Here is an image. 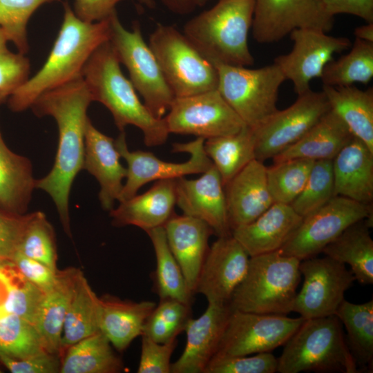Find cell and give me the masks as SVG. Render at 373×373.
Listing matches in <instances>:
<instances>
[{"instance_id": "f5cc1de1", "label": "cell", "mask_w": 373, "mask_h": 373, "mask_svg": "<svg viewBox=\"0 0 373 373\" xmlns=\"http://www.w3.org/2000/svg\"><path fill=\"white\" fill-rule=\"evenodd\" d=\"M123 0H74L73 10L82 21L95 23L108 19Z\"/></svg>"}, {"instance_id": "e0dca14e", "label": "cell", "mask_w": 373, "mask_h": 373, "mask_svg": "<svg viewBox=\"0 0 373 373\" xmlns=\"http://www.w3.org/2000/svg\"><path fill=\"white\" fill-rule=\"evenodd\" d=\"M333 25L323 0H255L251 30L260 44L277 42L298 28L328 32Z\"/></svg>"}, {"instance_id": "11a10c76", "label": "cell", "mask_w": 373, "mask_h": 373, "mask_svg": "<svg viewBox=\"0 0 373 373\" xmlns=\"http://www.w3.org/2000/svg\"><path fill=\"white\" fill-rule=\"evenodd\" d=\"M171 12L185 15L192 12L198 7L197 0H160Z\"/></svg>"}, {"instance_id": "d6986e66", "label": "cell", "mask_w": 373, "mask_h": 373, "mask_svg": "<svg viewBox=\"0 0 373 373\" xmlns=\"http://www.w3.org/2000/svg\"><path fill=\"white\" fill-rule=\"evenodd\" d=\"M176 204L184 215L206 222L218 237L231 235L224 186L212 165L196 179H176Z\"/></svg>"}, {"instance_id": "bcb514c9", "label": "cell", "mask_w": 373, "mask_h": 373, "mask_svg": "<svg viewBox=\"0 0 373 373\" xmlns=\"http://www.w3.org/2000/svg\"><path fill=\"white\" fill-rule=\"evenodd\" d=\"M8 43L0 28V104L28 79L30 68L25 55L11 51Z\"/></svg>"}, {"instance_id": "680465c9", "label": "cell", "mask_w": 373, "mask_h": 373, "mask_svg": "<svg viewBox=\"0 0 373 373\" xmlns=\"http://www.w3.org/2000/svg\"><path fill=\"white\" fill-rule=\"evenodd\" d=\"M211 0H197L198 6H204L207 2Z\"/></svg>"}, {"instance_id": "8992f818", "label": "cell", "mask_w": 373, "mask_h": 373, "mask_svg": "<svg viewBox=\"0 0 373 373\" xmlns=\"http://www.w3.org/2000/svg\"><path fill=\"white\" fill-rule=\"evenodd\" d=\"M358 372L336 315L305 320L285 343L277 372Z\"/></svg>"}, {"instance_id": "7a4b0ae2", "label": "cell", "mask_w": 373, "mask_h": 373, "mask_svg": "<svg viewBox=\"0 0 373 373\" xmlns=\"http://www.w3.org/2000/svg\"><path fill=\"white\" fill-rule=\"evenodd\" d=\"M63 7L61 26L46 62L7 101L14 112L30 108L44 93L82 75L83 68L93 52L110 39V17L88 23L75 15L67 1L63 3Z\"/></svg>"}, {"instance_id": "816d5d0a", "label": "cell", "mask_w": 373, "mask_h": 373, "mask_svg": "<svg viewBox=\"0 0 373 373\" xmlns=\"http://www.w3.org/2000/svg\"><path fill=\"white\" fill-rule=\"evenodd\" d=\"M20 274L28 281L47 292L55 285L57 271L38 260L17 251L10 260Z\"/></svg>"}, {"instance_id": "ffe728a7", "label": "cell", "mask_w": 373, "mask_h": 373, "mask_svg": "<svg viewBox=\"0 0 373 373\" xmlns=\"http://www.w3.org/2000/svg\"><path fill=\"white\" fill-rule=\"evenodd\" d=\"M231 311L229 304L208 303L200 317L189 319L184 349L171 363V373H204L218 351Z\"/></svg>"}, {"instance_id": "e575fe53", "label": "cell", "mask_w": 373, "mask_h": 373, "mask_svg": "<svg viewBox=\"0 0 373 373\" xmlns=\"http://www.w3.org/2000/svg\"><path fill=\"white\" fill-rule=\"evenodd\" d=\"M204 147L224 186L256 159L254 131L247 126L234 134L207 139Z\"/></svg>"}, {"instance_id": "9a60e30c", "label": "cell", "mask_w": 373, "mask_h": 373, "mask_svg": "<svg viewBox=\"0 0 373 373\" xmlns=\"http://www.w3.org/2000/svg\"><path fill=\"white\" fill-rule=\"evenodd\" d=\"M304 321L301 316L231 310L216 354L245 356L270 352L285 345Z\"/></svg>"}, {"instance_id": "6f0895ef", "label": "cell", "mask_w": 373, "mask_h": 373, "mask_svg": "<svg viewBox=\"0 0 373 373\" xmlns=\"http://www.w3.org/2000/svg\"><path fill=\"white\" fill-rule=\"evenodd\" d=\"M142 4H144L149 8H154L155 3L154 0H140Z\"/></svg>"}, {"instance_id": "7402d4cb", "label": "cell", "mask_w": 373, "mask_h": 373, "mask_svg": "<svg viewBox=\"0 0 373 373\" xmlns=\"http://www.w3.org/2000/svg\"><path fill=\"white\" fill-rule=\"evenodd\" d=\"M224 190L231 231L254 221L274 203L268 187L267 166L257 159L238 172Z\"/></svg>"}, {"instance_id": "d4e9b609", "label": "cell", "mask_w": 373, "mask_h": 373, "mask_svg": "<svg viewBox=\"0 0 373 373\" xmlns=\"http://www.w3.org/2000/svg\"><path fill=\"white\" fill-rule=\"evenodd\" d=\"M176 179L155 181L146 192L119 202L110 211L115 226L133 225L146 232L164 227L174 214Z\"/></svg>"}, {"instance_id": "4dcf8cb0", "label": "cell", "mask_w": 373, "mask_h": 373, "mask_svg": "<svg viewBox=\"0 0 373 373\" xmlns=\"http://www.w3.org/2000/svg\"><path fill=\"white\" fill-rule=\"evenodd\" d=\"M35 184L30 160L10 150L0 130V207L25 214Z\"/></svg>"}, {"instance_id": "d6a6232c", "label": "cell", "mask_w": 373, "mask_h": 373, "mask_svg": "<svg viewBox=\"0 0 373 373\" xmlns=\"http://www.w3.org/2000/svg\"><path fill=\"white\" fill-rule=\"evenodd\" d=\"M99 298L79 270L64 323L61 357L70 346L99 331Z\"/></svg>"}, {"instance_id": "5bb4252c", "label": "cell", "mask_w": 373, "mask_h": 373, "mask_svg": "<svg viewBox=\"0 0 373 373\" xmlns=\"http://www.w3.org/2000/svg\"><path fill=\"white\" fill-rule=\"evenodd\" d=\"M299 270L304 281L291 310L305 320L335 315L345 292L356 280L345 264L327 256L300 260Z\"/></svg>"}, {"instance_id": "ac0fdd59", "label": "cell", "mask_w": 373, "mask_h": 373, "mask_svg": "<svg viewBox=\"0 0 373 373\" xmlns=\"http://www.w3.org/2000/svg\"><path fill=\"white\" fill-rule=\"evenodd\" d=\"M249 258L232 235L218 237L209 247L195 293L204 295L208 303L229 304L247 274Z\"/></svg>"}, {"instance_id": "c3c4849f", "label": "cell", "mask_w": 373, "mask_h": 373, "mask_svg": "<svg viewBox=\"0 0 373 373\" xmlns=\"http://www.w3.org/2000/svg\"><path fill=\"white\" fill-rule=\"evenodd\" d=\"M141 354L137 373H171V358L177 345V338L166 343H157L142 335Z\"/></svg>"}, {"instance_id": "f1b7e54d", "label": "cell", "mask_w": 373, "mask_h": 373, "mask_svg": "<svg viewBox=\"0 0 373 373\" xmlns=\"http://www.w3.org/2000/svg\"><path fill=\"white\" fill-rule=\"evenodd\" d=\"M354 137L345 123L330 110L304 136L274 157V162L292 158L332 160Z\"/></svg>"}, {"instance_id": "ab89813d", "label": "cell", "mask_w": 373, "mask_h": 373, "mask_svg": "<svg viewBox=\"0 0 373 373\" xmlns=\"http://www.w3.org/2000/svg\"><path fill=\"white\" fill-rule=\"evenodd\" d=\"M47 352L35 326L12 314L0 317V354L23 358Z\"/></svg>"}, {"instance_id": "9f6ffc18", "label": "cell", "mask_w": 373, "mask_h": 373, "mask_svg": "<svg viewBox=\"0 0 373 373\" xmlns=\"http://www.w3.org/2000/svg\"><path fill=\"white\" fill-rule=\"evenodd\" d=\"M354 34L356 39L373 43V23H367L356 28Z\"/></svg>"}, {"instance_id": "1f68e13d", "label": "cell", "mask_w": 373, "mask_h": 373, "mask_svg": "<svg viewBox=\"0 0 373 373\" xmlns=\"http://www.w3.org/2000/svg\"><path fill=\"white\" fill-rule=\"evenodd\" d=\"M370 227L367 219L356 222L322 251L338 262L348 264L356 280L363 285L373 283V240Z\"/></svg>"}, {"instance_id": "60d3db41", "label": "cell", "mask_w": 373, "mask_h": 373, "mask_svg": "<svg viewBox=\"0 0 373 373\" xmlns=\"http://www.w3.org/2000/svg\"><path fill=\"white\" fill-rule=\"evenodd\" d=\"M17 251L57 270L55 231L44 212L37 211L27 213Z\"/></svg>"}, {"instance_id": "f35d334b", "label": "cell", "mask_w": 373, "mask_h": 373, "mask_svg": "<svg viewBox=\"0 0 373 373\" xmlns=\"http://www.w3.org/2000/svg\"><path fill=\"white\" fill-rule=\"evenodd\" d=\"M314 161L292 158L267 167L268 187L274 202L290 204L303 189Z\"/></svg>"}, {"instance_id": "ba28073f", "label": "cell", "mask_w": 373, "mask_h": 373, "mask_svg": "<svg viewBox=\"0 0 373 373\" xmlns=\"http://www.w3.org/2000/svg\"><path fill=\"white\" fill-rule=\"evenodd\" d=\"M109 21V41L120 64L126 68L131 82L152 115L163 118L175 96L155 55L143 38L140 23L135 21L132 30H128L120 22L117 12Z\"/></svg>"}, {"instance_id": "74e56055", "label": "cell", "mask_w": 373, "mask_h": 373, "mask_svg": "<svg viewBox=\"0 0 373 373\" xmlns=\"http://www.w3.org/2000/svg\"><path fill=\"white\" fill-rule=\"evenodd\" d=\"M373 77V43L356 39L348 53L332 59L321 77L323 85L348 86L368 84Z\"/></svg>"}, {"instance_id": "52a82bcc", "label": "cell", "mask_w": 373, "mask_h": 373, "mask_svg": "<svg viewBox=\"0 0 373 373\" xmlns=\"http://www.w3.org/2000/svg\"><path fill=\"white\" fill-rule=\"evenodd\" d=\"M149 46L175 97L217 89L216 66L175 26L157 23Z\"/></svg>"}, {"instance_id": "9c48e42d", "label": "cell", "mask_w": 373, "mask_h": 373, "mask_svg": "<svg viewBox=\"0 0 373 373\" xmlns=\"http://www.w3.org/2000/svg\"><path fill=\"white\" fill-rule=\"evenodd\" d=\"M213 64L217 90L247 126L257 127L278 110L279 88L286 79L276 64L258 68Z\"/></svg>"}, {"instance_id": "484cf974", "label": "cell", "mask_w": 373, "mask_h": 373, "mask_svg": "<svg viewBox=\"0 0 373 373\" xmlns=\"http://www.w3.org/2000/svg\"><path fill=\"white\" fill-rule=\"evenodd\" d=\"M334 194L358 202L373 200V151L354 137L332 160Z\"/></svg>"}, {"instance_id": "b9f144b4", "label": "cell", "mask_w": 373, "mask_h": 373, "mask_svg": "<svg viewBox=\"0 0 373 373\" xmlns=\"http://www.w3.org/2000/svg\"><path fill=\"white\" fill-rule=\"evenodd\" d=\"M191 318V305L173 299L160 300L146 320L142 334L159 343H166L184 331Z\"/></svg>"}, {"instance_id": "3957f363", "label": "cell", "mask_w": 373, "mask_h": 373, "mask_svg": "<svg viewBox=\"0 0 373 373\" xmlns=\"http://www.w3.org/2000/svg\"><path fill=\"white\" fill-rule=\"evenodd\" d=\"M119 64L110 41L93 52L82 73L93 100L102 103L109 110L119 131L133 125L142 131L146 146L163 144L169 135L164 118L153 116L140 100Z\"/></svg>"}, {"instance_id": "cb8c5ba5", "label": "cell", "mask_w": 373, "mask_h": 373, "mask_svg": "<svg viewBox=\"0 0 373 373\" xmlns=\"http://www.w3.org/2000/svg\"><path fill=\"white\" fill-rule=\"evenodd\" d=\"M303 217L290 204L274 202L250 223L231 235L250 257L280 250L300 224Z\"/></svg>"}, {"instance_id": "603a6c76", "label": "cell", "mask_w": 373, "mask_h": 373, "mask_svg": "<svg viewBox=\"0 0 373 373\" xmlns=\"http://www.w3.org/2000/svg\"><path fill=\"white\" fill-rule=\"evenodd\" d=\"M164 229L169 247L194 294L209 249V240L213 231L202 220L175 213L164 225Z\"/></svg>"}, {"instance_id": "91938a15", "label": "cell", "mask_w": 373, "mask_h": 373, "mask_svg": "<svg viewBox=\"0 0 373 373\" xmlns=\"http://www.w3.org/2000/svg\"><path fill=\"white\" fill-rule=\"evenodd\" d=\"M4 314L5 313H4V312H3V310L2 307H1V305L0 306V317Z\"/></svg>"}, {"instance_id": "ee69618b", "label": "cell", "mask_w": 373, "mask_h": 373, "mask_svg": "<svg viewBox=\"0 0 373 373\" xmlns=\"http://www.w3.org/2000/svg\"><path fill=\"white\" fill-rule=\"evenodd\" d=\"M56 1L0 0V28L19 52L28 50L27 25L31 16L41 6Z\"/></svg>"}, {"instance_id": "f6af8a7d", "label": "cell", "mask_w": 373, "mask_h": 373, "mask_svg": "<svg viewBox=\"0 0 373 373\" xmlns=\"http://www.w3.org/2000/svg\"><path fill=\"white\" fill-rule=\"evenodd\" d=\"M3 266L8 278V290L1 304L5 314L17 315L34 325L37 313L45 292L26 280L21 274L19 281L14 282Z\"/></svg>"}, {"instance_id": "6da1fadb", "label": "cell", "mask_w": 373, "mask_h": 373, "mask_svg": "<svg viewBox=\"0 0 373 373\" xmlns=\"http://www.w3.org/2000/svg\"><path fill=\"white\" fill-rule=\"evenodd\" d=\"M93 102L80 75L41 94L32 104L35 115L52 116L58 128V146L50 172L36 180L35 187L46 192L56 206L65 232L71 236L69 197L72 184L83 169L87 109Z\"/></svg>"}, {"instance_id": "836d02e7", "label": "cell", "mask_w": 373, "mask_h": 373, "mask_svg": "<svg viewBox=\"0 0 373 373\" xmlns=\"http://www.w3.org/2000/svg\"><path fill=\"white\" fill-rule=\"evenodd\" d=\"M122 368V362L115 354L110 341L99 331L66 350L59 372L115 373Z\"/></svg>"}, {"instance_id": "8fae6325", "label": "cell", "mask_w": 373, "mask_h": 373, "mask_svg": "<svg viewBox=\"0 0 373 373\" xmlns=\"http://www.w3.org/2000/svg\"><path fill=\"white\" fill-rule=\"evenodd\" d=\"M331 110L325 93L311 89L298 95L289 107L277 110L262 123L251 128L256 158H273L304 136Z\"/></svg>"}, {"instance_id": "44dd1931", "label": "cell", "mask_w": 373, "mask_h": 373, "mask_svg": "<svg viewBox=\"0 0 373 373\" xmlns=\"http://www.w3.org/2000/svg\"><path fill=\"white\" fill-rule=\"evenodd\" d=\"M121 155L115 140L96 128L88 118L85 131L83 169L98 181L99 200L103 209L111 211L119 201L127 169L120 162Z\"/></svg>"}, {"instance_id": "f546056e", "label": "cell", "mask_w": 373, "mask_h": 373, "mask_svg": "<svg viewBox=\"0 0 373 373\" xmlns=\"http://www.w3.org/2000/svg\"><path fill=\"white\" fill-rule=\"evenodd\" d=\"M323 92L331 110L347 126L354 137L373 151V89L323 85Z\"/></svg>"}, {"instance_id": "7c38bea8", "label": "cell", "mask_w": 373, "mask_h": 373, "mask_svg": "<svg viewBox=\"0 0 373 373\" xmlns=\"http://www.w3.org/2000/svg\"><path fill=\"white\" fill-rule=\"evenodd\" d=\"M163 117L170 133L205 140L234 134L247 126L217 89L175 97Z\"/></svg>"}, {"instance_id": "277c9868", "label": "cell", "mask_w": 373, "mask_h": 373, "mask_svg": "<svg viewBox=\"0 0 373 373\" xmlns=\"http://www.w3.org/2000/svg\"><path fill=\"white\" fill-rule=\"evenodd\" d=\"M254 6L255 0H218L189 20L183 33L213 64L251 66L248 37Z\"/></svg>"}, {"instance_id": "4316f807", "label": "cell", "mask_w": 373, "mask_h": 373, "mask_svg": "<svg viewBox=\"0 0 373 373\" xmlns=\"http://www.w3.org/2000/svg\"><path fill=\"white\" fill-rule=\"evenodd\" d=\"M156 305L149 300L133 302L105 295L99 298V331L115 350L123 352L142 336L144 323Z\"/></svg>"}, {"instance_id": "7bdbcfd3", "label": "cell", "mask_w": 373, "mask_h": 373, "mask_svg": "<svg viewBox=\"0 0 373 373\" xmlns=\"http://www.w3.org/2000/svg\"><path fill=\"white\" fill-rule=\"evenodd\" d=\"M334 195L332 160L314 161L307 182L290 204L303 218L316 211Z\"/></svg>"}, {"instance_id": "db71d44e", "label": "cell", "mask_w": 373, "mask_h": 373, "mask_svg": "<svg viewBox=\"0 0 373 373\" xmlns=\"http://www.w3.org/2000/svg\"><path fill=\"white\" fill-rule=\"evenodd\" d=\"M327 12L356 16L366 23H373V0H323Z\"/></svg>"}, {"instance_id": "681fc988", "label": "cell", "mask_w": 373, "mask_h": 373, "mask_svg": "<svg viewBox=\"0 0 373 373\" xmlns=\"http://www.w3.org/2000/svg\"><path fill=\"white\" fill-rule=\"evenodd\" d=\"M27 213L16 214L0 207V261L11 260L18 250Z\"/></svg>"}, {"instance_id": "4fadbf2b", "label": "cell", "mask_w": 373, "mask_h": 373, "mask_svg": "<svg viewBox=\"0 0 373 373\" xmlns=\"http://www.w3.org/2000/svg\"><path fill=\"white\" fill-rule=\"evenodd\" d=\"M205 140L196 137L187 143H175L173 151L189 153V159L182 163L163 161L148 151L128 149L124 131H120L115 140L116 147L127 164L126 182L118 202L128 199L137 194L144 184L152 181L177 179L191 174H200L207 171L213 163L207 155L204 144Z\"/></svg>"}, {"instance_id": "5b68a950", "label": "cell", "mask_w": 373, "mask_h": 373, "mask_svg": "<svg viewBox=\"0 0 373 373\" xmlns=\"http://www.w3.org/2000/svg\"><path fill=\"white\" fill-rule=\"evenodd\" d=\"M300 260L279 251L249 258L247 274L229 302L231 310L287 315L300 280Z\"/></svg>"}, {"instance_id": "7dc6e473", "label": "cell", "mask_w": 373, "mask_h": 373, "mask_svg": "<svg viewBox=\"0 0 373 373\" xmlns=\"http://www.w3.org/2000/svg\"><path fill=\"white\" fill-rule=\"evenodd\" d=\"M278 358L270 352L254 356H231L216 354L204 373H274Z\"/></svg>"}, {"instance_id": "83f0119b", "label": "cell", "mask_w": 373, "mask_h": 373, "mask_svg": "<svg viewBox=\"0 0 373 373\" xmlns=\"http://www.w3.org/2000/svg\"><path fill=\"white\" fill-rule=\"evenodd\" d=\"M79 271L73 267L57 271L56 283L44 294L34 323L46 350L61 358L64 323Z\"/></svg>"}, {"instance_id": "8d00e7d4", "label": "cell", "mask_w": 373, "mask_h": 373, "mask_svg": "<svg viewBox=\"0 0 373 373\" xmlns=\"http://www.w3.org/2000/svg\"><path fill=\"white\" fill-rule=\"evenodd\" d=\"M335 315L345 327L346 342L356 365L372 370L373 300L354 304L344 299Z\"/></svg>"}, {"instance_id": "d590c367", "label": "cell", "mask_w": 373, "mask_h": 373, "mask_svg": "<svg viewBox=\"0 0 373 373\" xmlns=\"http://www.w3.org/2000/svg\"><path fill=\"white\" fill-rule=\"evenodd\" d=\"M146 233L151 240L156 258L153 277L154 291L160 300L173 299L191 305L193 294L169 247L164 227Z\"/></svg>"}, {"instance_id": "2e32d148", "label": "cell", "mask_w": 373, "mask_h": 373, "mask_svg": "<svg viewBox=\"0 0 373 373\" xmlns=\"http://www.w3.org/2000/svg\"><path fill=\"white\" fill-rule=\"evenodd\" d=\"M315 28H298L289 35L293 41L291 50L274 59L286 80H290L295 93L302 95L310 88L314 78H321L325 66L336 53L351 46L350 40L334 37Z\"/></svg>"}, {"instance_id": "f907efd6", "label": "cell", "mask_w": 373, "mask_h": 373, "mask_svg": "<svg viewBox=\"0 0 373 373\" xmlns=\"http://www.w3.org/2000/svg\"><path fill=\"white\" fill-rule=\"evenodd\" d=\"M61 358L48 352L23 358L0 354V363L12 373L59 372Z\"/></svg>"}, {"instance_id": "30bf717a", "label": "cell", "mask_w": 373, "mask_h": 373, "mask_svg": "<svg viewBox=\"0 0 373 373\" xmlns=\"http://www.w3.org/2000/svg\"><path fill=\"white\" fill-rule=\"evenodd\" d=\"M364 219L372 226V204L335 195L323 207L304 217L278 251L300 260L314 257L348 227Z\"/></svg>"}]
</instances>
